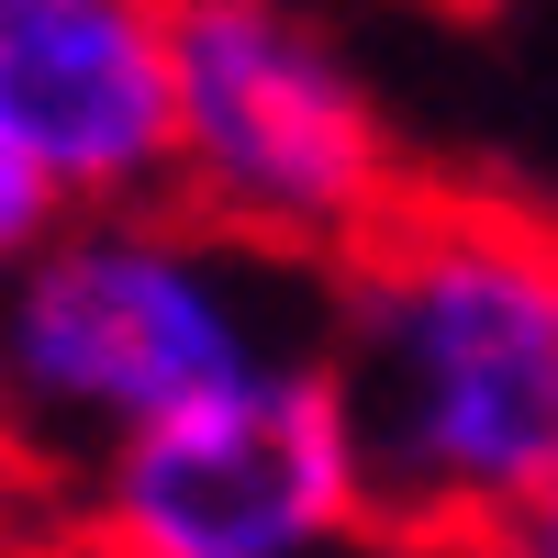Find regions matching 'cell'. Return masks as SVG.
<instances>
[{
    "instance_id": "cell-1",
    "label": "cell",
    "mask_w": 558,
    "mask_h": 558,
    "mask_svg": "<svg viewBox=\"0 0 558 558\" xmlns=\"http://www.w3.org/2000/svg\"><path fill=\"white\" fill-rule=\"evenodd\" d=\"M313 368L347 402L368 525L492 547L558 481V223L514 202H402L324 268Z\"/></svg>"
},
{
    "instance_id": "cell-2",
    "label": "cell",
    "mask_w": 558,
    "mask_h": 558,
    "mask_svg": "<svg viewBox=\"0 0 558 558\" xmlns=\"http://www.w3.org/2000/svg\"><path fill=\"white\" fill-rule=\"evenodd\" d=\"M313 302L324 291H302V268L213 235L179 202L68 213L0 279V425L23 447L112 458L179 402L313 357Z\"/></svg>"
},
{
    "instance_id": "cell-3",
    "label": "cell",
    "mask_w": 558,
    "mask_h": 558,
    "mask_svg": "<svg viewBox=\"0 0 558 558\" xmlns=\"http://www.w3.org/2000/svg\"><path fill=\"white\" fill-rule=\"evenodd\" d=\"M179 157L168 202L279 268H347L391 202V123L302 0H168Z\"/></svg>"
},
{
    "instance_id": "cell-4",
    "label": "cell",
    "mask_w": 558,
    "mask_h": 558,
    "mask_svg": "<svg viewBox=\"0 0 558 558\" xmlns=\"http://www.w3.org/2000/svg\"><path fill=\"white\" fill-rule=\"evenodd\" d=\"M89 514L112 558H336L368 525V470L336 380L291 357L89 458Z\"/></svg>"
},
{
    "instance_id": "cell-5",
    "label": "cell",
    "mask_w": 558,
    "mask_h": 558,
    "mask_svg": "<svg viewBox=\"0 0 558 558\" xmlns=\"http://www.w3.org/2000/svg\"><path fill=\"white\" fill-rule=\"evenodd\" d=\"M0 146L57 191V213L168 202V0H0Z\"/></svg>"
},
{
    "instance_id": "cell-6",
    "label": "cell",
    "mask_w": 558,
    "mask_h": 558,
    "mask_svg": "<svg viewBox=\"0 0 558 558\" xmlns=\"http://www.w3.org/2000/svg\"><path fill=\"white\" fill-rule=\"evenodd\" d=\"M57 223H68V213H57V191H45V179H34L12 146H0V279H12L45 235H57Z\"/></svg>"
},
{
    "instance_id": "cell-7",
    "label": "cell",
    "mask_w": 558,
    "mask_h": 558,
    "mask_svg": "<svg viewBox=\"0 0 558 558\" xmlns=\"http://www.w3.org/2000/svg\"><path fill=\"white\" fill-rule=\"evenodd\" d=\"M492 558H558V481H547V492L525 502V514L492 536Z\"/></svg>"
},
{
    "instance_id": "cell-8",
    "label": "cell",
    "mask_w": 558,
    "mask_h": 558,
    "mask_svg": "<svg viewBox=\"0 0 558 558\" xmlns=\"http://www.w3.org/2000/svg\"><path fill=\"white\" fill-rule=\"evenodd\" d=\"M12 458H23V436H12V425H0V492H12Z\"/></svg>"
}]
</instances>
